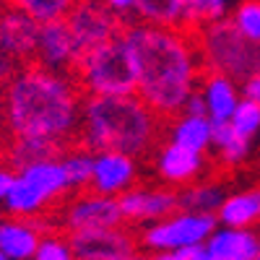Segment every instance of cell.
<instances>
[{
	"mask_svg": "<svg viewBox=\"0 0 260 260\" xmlns=\"http://www.w3.org/2000/svg\"><path fill=\"white\" fill-rule=\"evenodd\" d=\"M83 91L73 73L24 62L3 86V127L11 141H39L55 148L76 143Z\"/></svg>",
	"mask_w": 260,
	"mask_h": 260,
	"instance_id": "7a4b0ae2",
	"label": "cell"
},
{
	"mask_svg": "<svg viewBox=\"0 0 260 260\" xmlns=\"http://www.w3.org/2000/svg\"><path fill=\"white\" fill-rule=\"evenodd\" d=\"M252 141L242 138L237 130L226 122H213V141H211V151L216 154L221 167L234 169V167H242L250 154H252Z\"/></svg>",
	"mask_w": 260,
	"mask_h": 260,
	"instance_id": "44dd1931",
	"label": "cell"
},
{
	"mask_svg": "<svg viewBox=\"0 0 260 260\" xmlns=\"http://www.w3.org/2000/svg\"><path fill=\"white\" fill-rule=\"evenodd\" d=\"M219 226L216 213H198L177 208L175 213L164 216L159 221H151L141 232V245L151 252L167 250H195L208 242L213 229Z\"/></svg>",
	"mask_w": 260,
	"mask_h": 260,
	"instance_id": "52a82bcc",
	"label": "cell"
},
{
	"mask_svg": "<svg viewBox=\"0 0 260 260\" xmlns=\"http://www.w3.org/2000/svg\"><path fill=\"white\" fill-rule=\"evenodd\" d=\"M122 211L120 201L112 195H102L96 190H78L73 198L62 206V224L71 234L73 232H89V229H110L120 226Z\"/></svg>",
	"mask_w": 260,
	"mask_h": 260,
	"instance_id": "30bf717a",
	"label": "cell"
},
{
	"mask_svg": "<svg viewBox=\"0 0 260 260\" xmlns=\"http://www.w3.org/2000/svg\"><path fill=\"white\" fill-rule=\"evenodd\" d=\"M234 0H182V26L195 31L211 21L226 18Z\"/></svg>",
	"mask_w": 260,
	"mask_h": 260,
	"instance_id": "603a6c76",
	"label": "cell"
},
{
	"mask_svg": "<svg viewBox=\"0 0 260 260\" xmlns=\"http://www.w3.org/2000/svg\"><path fill=\"white\" fill-rule=\"evenodd\" d=\"M73 78L78 81L86 96H122L136 94V73L122 39H112L104 45L81 52Z\"/></svg>",
	"mask_w": 260,
	"mask_h": 260,
	"instance_id": "8992f818",
	"label": "cell"
},
{
	"mask_svg": "<svg viewBox=\"0 0 260 260\" xmlns=\"http://www.w3.org/2000/svg\"><path fill=\"white\" fill-rule=\"evenodd\" d=\"M31 260H78L71 245V237L62 234H42V240L31 255Z\"/></svg>",
	"mask_w": 260,
	"mask_h": 260,
	"instance_id": "f546056e",
	"label": "cell"
},
{
	"mask_svg": "<svg viewBox=\"0 0 260 260\" xmlns=\"http://www.w3.org/2000/svg\"><path fill=\"white\" fill-rule=\"evenodd\" d=\"M138 177H141V159L138 156L125 154V151H115V148L94 151L91 182H89L91 190L120 198L122 192H127L133 185H138Z\"/></svg>",
	"mask_w": 260,
	"mask_h": 260,
	"instance_id": "8fae6325",
	"label": "cell"
},
{
	"mask_svg": "<svg viewBox=\"0 0 260 260\" xmlns=\"http://www.w3.org/2000/svg\"><path fill=\"white\" fill-rule=\"evenodd\" d=\"M192 250H167V252H151L146 260H190Z\"/></svg>",
	"mask_w": 260,
	"mask_h": 260,
	"instance_id": "e575fe53",
	"label": "cell"
},
{
	"mask_svg": "<svg viewBox=\"0 0 260 260\" xmlns=\"http://www.w3.org/2000/svg\"><path fill=\"white\" fill-rule=\"evenodd\" d=\"M0 133H6V127H3V91H0Z\"/></svg>",
	"mask_w": 260,
	"mask_h": 260,
	"instance_id": "8d00e7d4",
	"label": "cell"
},
{
	"mask_svg": "<svg viewBox=\"0 0 260 260\" xmlns=\"http://www.w3.org/2000/svg\"><path fill=\"white\" fill-rule=\"evenodd\" d=\"M78 57H81V50L76 45L68 24H65V18L47 21V24L39 26V39H37L31 62L42 65V68H50V71L73 73Z\"/></svg>",
	"mask_w": 260,
	"mask_h": 260,
	"instance_id": "4fadbf2b",
	"label": "cell"
},
{
	"mask_svg": "<svg viewBox=\"0 0 260 260\" xmlns=\"http://www.w3.org/2000/svg\"><path fill=\"white\" fill-rule=\"evenodd\" d=\"M216 219L221 226H237V229H252L260 224V185L226 192L224 203L216 211Z\"/></svg>",
	"mask_w": 260,
	"mask_h": 260,
	"instance_id": "d6986e66",
	"label": "cell"
},
{
	"mask_svg": "<svg viewBox=\"0 0 260 260\" xmlns=\"http://www.w3.org/2000/svg\"><path fill=\"white\" fill-rule=\"evenodd\" d=\"M229 125L242 138H247V141L255 143L260 138V104L252 102V99H247V96H242L240 104L234 107L232 117H229Z\"/></svg>",
	"mask_w": 260,
	"mask_h": 260,
	"instance_id": "83f0119b",
	"label": "cell"
},
{
	"mask_svg": "<svg viewBox=\"0 0 260 260\" xmlns=\"http://www.w3.org/2000/svg\"><path fill=\"white\" fill-rule=\"evenodd\" d=\"M0 6H3V0H0Z\"/></svg>",
	"mask_w": 260,
	"mask_h": 260,
	"instance_id": "b9f144b4",
	"label": "cell"
},
{
	"mask_svg": "<svg viewBox=\"0 0 260 260\" xmlns=\"http://www.w3.org/2000/svg\"><path fill=\"white\" fill-rule=\"evenodd\" d=\"M104 6L110 8L117 18H122L125 24L130 18H136V11H138V0H104Z\"/></svg>",
	"mask_w": 260,
	"mask_h": 260,
	"instance_id": "1f68e13d",
	"label": "cell"
},
{
	"mask_svg": "<svg viewBox=\"0 0 260 260\" xmlns=\"http://www.w3.org/2000/svg\"><path fill=\"white\" fill-rule=\"evenodd\" d=\"M257 169H260V156H257Z\"/></svg>",
	"mask_w": 260,
	"mask_h": 260,
	"instance_id": "60d3db41",
	"label": "cell"
},
{
	"mask_svg": "<svg viewBox=\"0 0 260 260\" xmlns=\"http://www.w3.org/2000/svg\"><path fill=\"white\" fill-rule=\"evenodd\" d=\"M0 260H8V257H6V255H3V252H0Z\"/></svg>",
	"mask_w": 260,
	"mask_h": 260,
	"instance_id": "ab89813d",
	"label": "cell"
},
{
	"mask_svg": "<svg viewBox=\"0 0 260 260\" xmlns=\"http://www.w3.org/2000/svg\"><path fill=\"white\" fill-rule=\"evenodd\" d=\"M65 24H68L81 52L117 39L125 29V21L107 8L104 0H76L65 16Z\"/></svg>",
	"mask_w": 260,
	"mask_h": 260,
	"instance_id": "ba28073f",
	"label": "cell"
},
{
	"mask_svg": "<svg viewBox=\"0 0 260 260\" xmlns=\"http://www.w3.org/2000/svg\"><path fill=\"white\" fill-rule=\"evenodd\" d=\"M13 177H16V172H13V167L8 164V159H0V206H3L6 195H8V190H11V185H13Z\"/></svg>",
	"mask_w": 260,
	"mask_h": 260,
	"instance_id": "d6a6232c",
	"label": "cell"
},
{
	"mask_svg": "<svg viewBox=\"0 0 260 260\" xmlns=\"http://www.w3.org/2000/svg\"><path fill=\"white\" fill-rule=\"evenodd\" d=\"M42 234L45 229L34 219H24V216L0 219V252L8 260H31Z\"/></svg>",
	"mask_w": 260,
	"mask_h": 260,
	"instance_id": "e0dca14e",
	"label": "cell"
},
{
	"mask_svg": "<svg viewBox=\"0 0 260 260\" xmlns=\"http://www.w3.org/2000/svg\"><path fill=\"white\" fill-rule=\"evenodd\" d=\"M120 211L125 221L151 224L180 208V192L169 185H133L120 195Z\"/></svg>",
	"mask_w": 260,
	"mask_h": 260,
	"instance_id": "7c38bea8",
	"label": "cell"
},
{
	"mask_svg": "<svg viewBox=\"0 0 260 260\" xmlns=\"http://www.w3.org/2000/svg\"><path fill=\"white\" fill-rule=\"evenodd\" d=\"M71 245L76 250V257L83 260H122L136 252L133 234L120 226L110 229H89V232H73Z\"/></svg>",
	"mask_w": 260,
	"mask_h": 260,
	"instance_id": "5bb4252c",
	"label": "cell"
},
{
	"mask_svg": "<svg viewBox=\"0 0 260 260\" xmlns=\"http://www.w3.org/2000/svg\"><path fill=\"white\" fill-rule=\"evenodd\" d=\"M242 37L260 45V0H234L226 16Z\"/></svg>",
	"mask_w": 260,
	"mask_h": 260,
	"instance_id": "4316f807",
	"label": "cell"
},
{
	"mask_svg": "<svg viewBox=\"0 0 260 260\" xmlns=\"http://www.w3.org/2000/svg\"><path fill=\"white\" fill-rule=\"evenodd\" d=\"M76 0H3V6L18 8L29 13L39 24H47V21H60L68 16V11L73 8Z\"/></svg>",
	"mask_w": 260,
	"mask_h": 260,
	"instance_id": "484cf974",
	"label": "cell"
},
{
	"mask_svg": "<svg viewBox=\"0 0 260 260\" xmlns=\"http://www.w3.org/2000/svg\"><path fill=\"white\" fill-rule=\"evenodd\" d=\"M136 18L154 26H182V0H138Z\"/></svg>",
	"mask_w": 260,
	"mask_h": 260,
	"instance_id": "d4e9b609",
	"label": "cell"
},
{
	"mask_svg": "<svg viewBox=\"0 0 260 260\" xmlns=\"http://www.w3.org/2000/svg\"><path fill=\"white\" fill-rule=\"evenodd\" d=\"M226 198V187L219 180L201 177L182 187L180 192V208L185 211H198V213H216L219 206Z\"/></svg>",
	"mask_w": 260,
	"mask_h": 260,
	"instance_id": "7402d4cb",
	"label": "cell"
},
{
	"mask_svg": "<svg viewBox=\"0 0 260 260\" xmlns=\"http://www.w3.org/2000/svg\"><path fill=\"white\" fill-rule=\"evenodd\" d=\"M164 138L175 141L180 146H187L192 151L208 154L211 141H213V122L208 115H190V112H177L175 117L164 120Z\"/></svg>",
	"mask_w": 260,
	"mask_h": 260,
	"instance_id": "ac0fdd59",
	"label": "cell"
},
{
	"mask_svg": "<svg viewBox=\"0 0 260 260\" xmlns=\"http://www.w3.org/2000/svg\"><path fill=\"white\" fill-rule=\"evenodd\" d=\"M60 161L68 175L71 190H83L91 182V164H94V151L83 148L78 143H71L68 148L60 151Z\"/></svg>",
	"mask_w": 260,
	"mask_h": 260,
	"instance_id": "cb8c5ba5",
	"label": "cell"
},
{
	"mask_svg": "<svg viewBox=\"0 0 260 260\" xmlns=\"http://www.w3.org/2000/svg\"><path fill=\"white\" fill-rule=\"evenodd\" d=\"M21 65H24V62H18L11 52H6L3 47H0V91H3V86L16 76V71L21 68Z\"/></svg>",
	"mask_w": 260,
	"mask_h": 260,
	"instance_id": "4dcf8cb0",
	"label": "cell"
},
{
	"mask_svg": "<svg viewBox=\"0 0 260 260\" xmlns=\"http://www.w3.org/2000/svg\"><path fill=\"white\" fill-rule=\"evenodd\" d=\"M164 138V120L138 94L83 96L76 143L89 151L115 148L133 156H148Z\"/></svg>",
	"mask_w": 260,
	"mask_h": 260,
	"instance_id": "3957f363",
	"label": "cell"
},
{
	"mask_svg": "<svg viewBox=\"0 0 260 260\" xmlns=\"http://www.w3.org/2000/svg\"><path fill=\"white\" fill-rule=\"evenodd\" d=\"M78 260H83V257H78Z\"/></svg>",
	"mask_w": 260,
	"mask_h": 260,
	"instance_id": "7bdbcfd3",
	"label": "cell"
},
{
	"mask_svg": "<svg viewBox=\"0 0 260 260\" xmlns=\"http://www.w3.org/2000/svg\"><path fill=\"white\" fill-rule=\"evenodd\" d=\"M71 190L65 167L57 156L37 159L26 167L16 169L13 185L3 201V211L8 216H24V219H37L52 203L62 201Z\"/></svg>",
	"mask_w": 260,
	"mask_h": 260,
	"instance_id": "277c9868",
	"label": "cell"
},
{
	"mask_svg": "<svg viewBox=\"0 0 260 260\" xmlns=\"http://www.w3.org/2000/svg\"><path fill=\"white\" fill-rule=\"evenodd\" d=\"M255 260H260V247H257V255H255Z\"/></svg>",
	"mask_w": 260,
	"mask_h": 260,
	"instance_id": "f35d334b",
	"label": "cell"
},
{
	"mask_svg": "<svg viewBox=\"0 0 260 260\" xmlns=\"http://www.w3.org/2000/svg\"><path fill=\"white\" fill-rule=\"evenodd\" d=\"M120 39L133 62L136 94L161 120L182 112L185 102L198 89L201 76L206 73L195 31L185 26L127 21Z\"/></svg>",
	"mask_w": 260,
	"mask_h": 260,
	"instance_id": "6da1fadb",
	"label": "cell"
},
{
	"mask_svg": "<svg viewBox=\"0 0 260 260\" xmlns=\"http://www.w3.org/2000/svg\"><path fill=\"white\" fill-rule=\"evenodd\" d=\"M195 42L203 60V68L224 73L237 83L260 73V45L237 31L229 18H219L195 29Z\"/></svg>",
	"mask_w": 260,
	"mask_h": 260,
	"instance_id": "5b68a950",
	"label": "cell"
},
{
	"mask_svg": "<svg viewBox=\"0 0 260 260\" xmlns=\"http://www.w3.org/2000/svg\"><path fill=\"white\" fill-rule=\"evenodd\" d=\"M198 94L206 104V115L211 122H226L234 112V107L242 99L240 83L224 73H213V71H206L201 76Z\"/></svg>",
	"mask_w": 260,
	"mask_h": 260,
	"instance_id": "2e32d148",
	"label": "cell"
},
{
	"mask_svg": "<svg viewBox=\"0 0 260 260\" xmlns=\"http://www.w3.org/2000/svg\"><path fill=\"white\" fill-rule=\"evenodd\" d=\"M122 260H143V257H138V255L133 252V255H127V257H122Z\"/></svg>",
	"mask_w": 260,
	"mask_h": 260,
	"instance_id": "74e56055",
	"label": "cell"
},
{
	"mask_svg": "<svg viewBox=\"0 0 260 260\" xmlns=\"http://www.w3.org/2000/svg\"><path fill=\"white\" fill-rule=\"evenodd\" d=\"M240 89H242V96H247V99H252V102L260 104V73H255L247 81H242Z\"/></svg>",
	"mask_w": 260,
	"mask_h": 260,
	"instance_id": "836d02e7",
	"label": "cell"
},
{
	"mask_svg": "<svg viewBox=\"0 0 260 260\" xmlns=\"http://www.w3.org/2000/svg\"><path fill=\"white\" fill-rule=\"evenodd\" d=\"M206 247L216 252L221 260H255L260 237L252 229H237V226H216L208 237Z\"/></svg>",
	"mask_w": 260,
	"mask_h": 260,
	"instance_id": "ffe728a7",
	"label": "cell"
},
{
	"mask_svg": "<svg viewBox=\"0 0 260 260\" xmlns=\"http://www.w3.org/2000/svg\"><path fill=\"white\" fill-rule=\"evenodd\" d=\"M151 169L161 185L169 187H185L195 180L206 177L208 172V159L201 151H192L187 146H180L169 138H161L156 143V148L151 151Z\"/></svg>",
	"mask_w": 260,
	"mask_h": 260,
	"instance_id": "9c48e42d",
	"label": "cell"
},
{
	"mask_svg": "<svg viewBox=\"0 0 260 260\" xmlns=\"http://www.w3.org/2000/svg\"><path fill=\"white\" fill-rule=\"evenodd\" d=\"M60 148L47 146V143H39V141H11L8 146V164L11 167H26L37 159H45V156H57Z\"/></svg>",
	"mask_w": 260,
	"mask_h": 260,
	"instance_id": "f1b7e54d",
	"label": "cell"
},
{
	"mask_svg": "<svg viewBox=\"0 0 260 260\" xmlns=\"http://www.w3.org/2000/svg\"><path fill=\"white\" fill-rule=\"evenodd\" d=\"M190 260H221L216 252H211L206 245H201V247H195L192 252H190Z\"/></svg>",
	"mask_w": 260,
	"mask_h": 260,
	"instance_id": "d590c367",
	"label": "cell"
},
{
	"mask_svg": "<svg viewBox=\"0 0 260 260\" xmlns=\"http://www.w3.org/2000/svg\"><path fill=\"white\" fill-rule=\"evenodd\" d=\"M39 26L42 24L29 13L3 6L0 8V47L11 52L18 62H31L39 39Z\"/></svg>",
	"mask_w": 260,
	"mask_h": 260,
	"instance_id": "9a60e30c",
	"label": "cell"
}]
</instances>
